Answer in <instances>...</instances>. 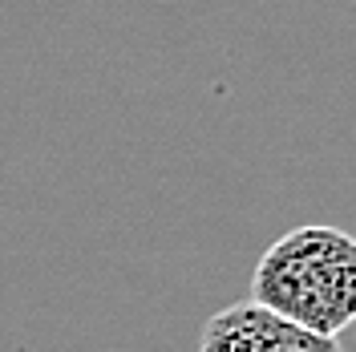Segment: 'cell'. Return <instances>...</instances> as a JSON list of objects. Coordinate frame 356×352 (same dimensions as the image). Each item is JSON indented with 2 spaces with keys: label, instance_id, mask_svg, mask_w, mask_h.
Returning a JSON list of instances; mask_svg holds the SVG:
<instances>
[{
  "label": "cell",
  "instance_id": "1",
  "mask_svg": "<svg viewBox=\"0 0 356 352\" xmlns=\"http://www.w3.org/2000/svg\"><path fill=\"white\" fill-rule=\"evenodd\" d=\"M251 304L336 340L356 320V239L328 223L280 235L255 264Z\"/></svg>",
  "mask_w": 356,
  "mask_h": 352
},
{
  "label": "cell",
  "instance_id": "2",
  "mask_svg": "<svg viewBox=\"0 0 356 352\" xmlns=\"http://www.w3.org/2000/svg\"><path fill=\"white\" fill-rule=\"evenodd\" d=\"M199 352H344L340 340L288 324L259 304H231L215 312L199 332Z\"/></svg>",
  "mask_w": 356,
  "mask_h": 352
}]
</instances>
